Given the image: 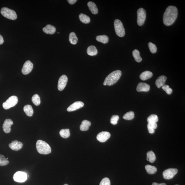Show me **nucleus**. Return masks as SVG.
<instances>
[{
  "label": "nucleus",
  "instance_id": "nucleus-25",
  "mask_svg": "<svg viewBox=\"0 0 185 185\" xmlns=\"http://www.w3.org/2000/svg\"><path fill=\"white\" fill-rule=\"evenodd\" d=\"M79 18L81 22L85 24H89L90 22V18L87 15L83 13H81L79 15Z\"/></svg>",
  "mask_w": 185,
  "mask_h": 185
},
{
  "label": "nucleus",
  "instance_id": "nucleus-35",
  "mask_svg": "<svg viewBox=\"0 0 185 185\" xmlns=\"http://www.w3.org/2000/svg\"><path fill=\"white\" fill-rule=\"evenodd\" d=\"M9 161L2 155L0 154V165L5 166L7 165Z\"/></svg>",
  "mask_w": 185,
  "mask_h": 185
},
{
  "label": "nucleus",
  "instance_id": "nucleus-29",
  "mask_svg": "<svg viewBox=\"0 0 185 185\" xmlns=\"http://www.w3.org/2000/svg\"><path fill=\"white\" fill-rule=\"evenodd\" d=\"M157 127V124L155 123H148L147 128L149 133L151 134H153L155 133V129Z\"/></svg>",
  "mask_w": 185,
  "mask_h": 185
},
{
  "label": "nucleus",
  "instance_id": "nucleus-19",
  "mask_svg": "<svg viewBox=\"0 0 185 185\" xmlns=\"http://www.w3.org/2000/svg\"><path fill=\"white\" fill-rule=\"evenodd\" d=\"M87 6L91 13L94 15H96L98 13V10L97 7L94 2L92 1L89 2L87 3Z\"/></svg>",
  "mask_w": 185,
  "mask_h": 185
},
{
  "label": "nucleus",
  "instance_id": "nucleus-23",
  "mask_svg": "<svg viewBox=\"0 0 185 185\" xmlns=\"http://www.w3.org/2000/svg\"><path fill=\"white\" fill-rule=\"evenodd\" d=\"M87 54L91 56H94L98 53V51L94 46L91 45L88 47L87 49Z\"/></svg>",
  "mask_w": 185,
  "mask_h": 185
},
{
  "label": "nucleus",
  "instance_id": "nucleus-45",
  "mask_svg": "<svg viewBox=\"0 0 185 185\" xmlns=\"http://www.w3.org/2000/svg\"><path fill=\"white\" fill-rule=\"evenodd\" d=\"M57 33H60L59 32H58Z\"/></svg>",
  "mask_w": 185,
  "mask_h": 185
},
{
  "label": "nucleus",
  "instance_id": "nucleus-9",
  "mask_svg": "<svg viewBox=\"0 0 185 185\" xmlns=\"http://www.w3.org/2000/svg\"><path fill=\"white\" fill-rule=\"evenodd\" d=\"M177 169L170 168L165 170L163 172V177L165 179H170L172 178L177 173Z\"/></svg>",
  "mask_w": 185,
  "mask_h": 185
},
{
  "label": "nucleus",
  "instance_id": "nucleus-1",
  "mask_svg": "<svg viewBox=\"0 0 185 185\" xmlns=\"http://www.w3.org/2000/svg\"><path fill=\"white\" fill-rule=\"evenodd\" d=\"M178 15V9L176 7L172 6L168 7L163 14L164 24L166 26L172 25L175 22Z\"/></svg>",
  "mask_w": 185,
  "mask_h": 185
},
{
  "label": "nucleus",
  "instance_id": "nucleus-26",
  "mask_svg": "<svg viewBox=\"0 0 185 185\" xmlns=\"http://www.w3.org/2000/svg\"><path fill=\"white\" fill-rule=\"evenodd\" d=\"M96 40L98 41L103 44H106L109 41V38L106 35L98 36L96 37Z\"/></svg>",
  "mask_w": 185,
  "mask_h": 185
},
{
  "label": "nucleus",
  "instance_id": "nucleus-46",
  "mask_svg": "<svg viewBox=\"0 0 185 185\" xmlns=\"http://www.w3.org/2000/svg\"></svg>",
  "mask_w": 185,
  "mask_h": 185
},
{
  "label": "nucleus",
  "instance_id": "nucleus-43",
  "mask_svg": "<svg viewBox=\"0 0 185 185\" xmlns=\"http://www.w3.org/2000/svg\"><path fill=\"white\" fill-rule=\"evenodd\" d=\"M103 85H105V86L106 85V84H105V83H103Z\"/></svg>",
  "mask_w": 185,
  "mask_h": 185
},
{
  "label": "nucleus",
  "instance_id": "nucleus-2",
  "mask_svg": "<svg viewBox=\"0 0 185 185\" xmlns=\"http://www.w3.org/2000/svg\"><path fill=\"white\" fill-rule=\"evenodd\" d=\"M122 75V72L120 70H117L112 72L105 78L104 83L106 85L111 86L115 84Z\"/></svg>",
  "mask_w": 185,
  "mask_h": 185
},
{
  "label": "nucleus",
  "instance_id": "nucleus-37",
  "mask_svg": "<svg viewBox=\"0 0 185 185\" xmlns=\"http://www.w3.org/2000/svg\"><path fill=\"white\" fill-rule=\"evenodd\" d=\"M162 88L163 90L167 94L170 95L172 94V90L171 88L170 87V86L169 85H164L162 86Z\"/></svg>",
  "mask_w": 185,
  "mask_h": 185
},
{
  "label": "nucleus",
  "instance_id": "nucleus-21",
  "mask_svg": "<svg viewBox=\"0 0 185 185\" xmlns=\"http://www.w3.org/2000/svg\"><path fill=\"white\" fill-rule=\"evenodd\" d=\"M91 122L87 120H84L82 121L80 126V129L82 131H86L89 129L91 126Z\"/></svg>",
  "mask_w": 185,
  "mask_h": 185
},
{
  "label": "nucleus",
  "instance_id": "nucleus-11",
  "mask_svg": "<svg viewBox=\"0 0 185 185\" xmlns=\"http://www.w3.org/2000/svg\"><path fill=\"white\" fill-rule=\"evenodd\" d=\"M68 77L66 75H63L60 77L58 84V89L59 91H63L65 89L68 82Z\"/></svg>",
  "mask_w": 185,
  "mask_h": 185
},
{
  "label": "nucleus",
  "instance_id": "nucleus-8",
  "mask_svg": "<svg viewBox=\"0 0 185 185\" xmlns=\"http://www.w3.org/2000/svg\"><path fill=\"white\" fill-rule=\"evenodd\" d=\"M13 179L14 181L16 182L19 183L24 182L27 180V174L23 172H17L14 174Z\"/></svg>",
  "mask_w": 185,
  "mask_h": 185
},
{
  "label": "nucleus",
  "instance_id": "nucleus-20",
  "mask_svg": "<svg viewBox=\"0 0 185 185\" xmlns=\"http://www.w3.org/2000/svg\"><path fill=\"white\" fill-rule=\"evenodd\" d=\"M153 73L149 71H145L141 73L140 77L141 80L145 81L147 80L152 77Z\"/></svg>",
  "mask_w": 185,
  "mask_h": 185
},
{
  "label": "nucleus",
  "instance_id": "nucleus-18",
  "mask_svg": "<svg viewBox=\"0 0 185 185\" xmlns=\"http://www.w3.org/2000/svg\"><path fill=\"white\" fill-rule=\"evenodd\" d=\"M167 79V77L165 75H161L158 77L157 79L155 82L157 87L158 88H159L165 85Z\"/></svg>",
  "mask_w": 185,
  "mask_h": 185
},
{
  "label": "nucleus",
  "instance_id": "nucleus-4",
  "mask_svg": "<svg viewBox=\"0 0 185 185\" xmlns=\"http://www.w3.org/2000/svg\"><path fill=\"white\" fill-rule=\"evenodd\" d=\"M1 12L3 16L10 20H15L17 18V16L15 11L9 8L6 7L2 8Z\"/></svg>",
  "mask_w": 185,
  "mask_h": 185
},
{
  "label": "nucleus",
  "instance_id": "nucleus-36",
  "mask_svg": "<svg viewBox=\"0 0 185 185\" xmlns=\"http://www.w3.org/2000/svg\"><path fill=\"white\" fill-rule=\"evenodd\" d=\"M148 46L152 54L155 53L157 51V48L156 46L151 42H149L148 44Z\"/></svg>",
  "mask_w": 185,
  "mask_h": 185
},
{
  "label": "nucleus",
  "instance_id": "nucleus-34",
  "mask_svg": "<svg viewBox=\"0 0 185 185\" xmlns=\"http://www.w3.org/2000/svg\"><path fill=\"white\" fill-rule=\"evenodd\" d=\"M32 101L35 105L37 106L39 105L40 103V96L37 94L34 95L32 98Z\"/></svg>",
  "mask_w": 185,
  "mask_h": 185
},
{
  "label": "nucleus",
  "instance_id": "nucleus-13",
  "mask_svg": "<svg viewBox=\"0 0 185 185\" xmlns=\"http://www.w3.org/2000/svg\"><path fill=\"white\" fill-rule=\"evenodd\" d=\"M84 106V104L83 102L81 101L76 102L70 105L67 109V110L69 112H73L82 108Z\"/></svg>",
  "mask_w": 185,
  "mask_h": 185
},
{
  "label": "nucleus",
  "instance_id": "nucleus-7",
  "mask_svg": "<svg viewBox=\"0 0 185 185\" xmlns=\"http://www.w3.org/2000/svg\"><path fill=\"white\" fill-rule=\"evenodd\" d=\"M146 11L143 8H139L137 11V23L139 26H141L145 22L146 18Z\"/></svg>",
  "mask_w": 185,
  "mask_h": 185
},
{
  "label": "nucleus",
  "instance_id": "nucleus-5",
  "mask_svg": "<svg viewBox=\"0 0 185 185\" xmlns=\"http://www.w3.org/2000/svg\"><path fill=\"white\" fill-rule=\"evenodd\" d=\"M114 28L116 34L120 37H123L125 34V31L122 22L118 19L114 22Z\"/></svg>",
  "mask_w": 185,
  "mask_h": 185
},
{
  "label": "nucleus",
  "instance_id": "nucleus-10",
  "mask_svg": "<svg viewBox=\"0 0 185 185\" xmlns=\"http://www.w3.org/2000/svg\"><path fill=\"white\" fill-rule=\"evenodd\" d=\"M33 67V65L31 61H26L22 69V73L24 75H28L32 71Z\"/></svg>",
  "mask_w": 185,
  "mask_h": 185
},
{
  "label": "nucleus",
  "instance_id": "nucleus-40",
  "mask_svg": "<svg viewBox=\"0 0 185 185\" xmlns=\"http://www.w3.org/2000/svg\"><path fill=\"white\" fill-rule=\"evenodd\" d=\"M67 1L70 4L73 5L77 1V0H68Z\"/></svg>",
  "mask_w": 185,
  "mask_h": 185
},
{
  "label": "nucleus",
  "instance_id": "nucleus-33",
  "mask_svg": "<svg viewBox=\"0 0 185 185\" xmlns=\"http://www.w3.org/2000/svg\"><path fill=\"white\" fill-rule=\"evenodd\" d=\"M135 118V113L133 111L127 112L123 116V118L126 120H131Z\"/></svg>",
  "mask_w": 185,
  "mask_h": 185
},
{
  "label": "nucleus",
  "instance_id": "nucleus-30",
  "mask_svg": "<svg viewBox=\"0 0 185 185\" xmlns=\"http://www.w3.org/2000/svg\"><path fill=\"white\" fill-rule=\"evenodd\" d=\"M69 40L70 43L72 44L75 45L77 43L78 39L75 33L72 32L70 33Z\"/></svg>",
  "mask_w": 185,
  "mask_h": 185
},
{
  "label": "nucleus",
  "instance_id": "nucleus-12",
  "mask_svg": "<svg viewBox=\"0 0 185 185\" xmlns=\"http://www.w3.org/2000/svg\"><path fill=\"white\" fill-rule=\"evenodd\" d=\"M110 134L108 132L103 131L98 133L97 136V139L100 142H105L110 137Z\"/></svg>",
  "mask_w": 185,
  "mask_h": 185
},
{
  "label": "nucleus",
  "instance_id": "nucleus-28",
  "mask_svg": "<svg viewBox=\"0 0 185 185\" xmlns=\"http://www.w3.org/2000/svg\"><path fill=\"white\" fill-rule=\"evenodd\" d=\"M133 55L135 61L137 63H140L142 61V58L140 55V53L137 49H135L133 52Z\"/></svg>",
  "mask_w": 185,
  "mask_h": 185
},
{
  "label": "nucleus",
  "instance_id": "nucleus-41",
  "mask_svg": "<svg viewBox=\"0 0 185 185\" xmlns=\"http://www.w3.org/2000/svg\"><path fill=\"white\" fill-rule=\"evenodd\" d=\"M4 42V40L2 36L0 34V45L2 44Z\"/></svg>",
  "mask_w": 185,
  "mask_h": 185
},
{
  "label": "nucleus",
  "instance_id": "nucleus-44",
  "mask_svg": "<svg viewBox=\"0 0 185 185\" xmlns=\"http://www.w3.org/2000/svg\"><path fill=\"white\" fill-rule=\"evenodd\" d=\"M64 185H68V184H65Z\"/></svg>",
  "mask_w": 185,
  "mask_h": 185
},
{
  "label": "nucleus",
  "instance_id": "nucleus-38",
  "mask_svg": "<svg viewBox=\"0 0 185 185\" xmlns=\"http://www.w3.org/2000/svg\"><path fill=\"white\" fill-rule=\"evenodd\" d=\"M119 118V116L118 115H113L112 116L110 119L111 123L113 125L117 124Z\"/></svg>",
  "mask_w": 185,
  "mask_h": 185
},
{
  "label": "nucleus",
  "instance_id": "nucleus-17",
  "mask_svg": "<svg viewBox=\"0 0 185 185\" xmlns=\"http://www.w3.org/2000/svg\"><path fill=\"white\" fill-rule=\"evenodd\" d=\"M44 32L48 34H53L56 32V28L50 24H48L43 29Z\"/></svg>",
  "mask_w": 185,
  "mask_h": 185
},
{
  "label": "nucleus",
  "instance_id": "nucleus-22",
  "mask_svg": "<svg viewBox=\"0 0 185 185\" xmlns=\"http://www.w3.org/2000/svg\"><path fill=\"white\" fill-rule=\"evenodd\" d=\"M24 110L26 115L29 117L32 116L34 113L32 107L29 105L25 106L24 108Z\"/></svg>",
  "mask_w": 185,
  "mask_h": 185
},
{
  "label": "nucleus",
  "instance_id": "nucleus-42",
  "mask_svg": "<svg viewBox=\"0 0 185 185\" xmlns=\"http://www.w3.org/2000/svg\"><path fill=\"white\" fill-rule=\"evenodd\" d=\"M152 185H167L166 184H165V183H162V184H157V183L156 182H154L153 183Z\"/></svg>",
  "mask_w": 185,
  "mask_h": 185
},
{
  "label": "nucleus",
  "instance_id": "nucleus-15",
  "mask_svg": "<svg viewBox=\"0 0 185 185\" xmlns=\"http://www.w3.org/2000/svg\"><path fill=\"white\" fill-rule=\"evenodd\" d=\"M9 147L12 150L18 151L22 149L23 147V144L22 142L17 140L12 141L11 143L9 145Z\"/></svg>",
  "mask_w": 185,
  "mask_h": 185
},
{
  "label": "nucleus",
  "instance_id": "nucleus-31",
  "mask_svg": "<svg viewBox=\"0 0 185 185\" xmlns=\"http://www.w3.org/2000/svg\"><path fill=\"white\" fill-rule=\"evenodd\" d=\"M60 135L63 138H67L70 137V133L69 129H63L59 132Z\"/></svg>",
  "mask_w": 185,
  "mask_h": 185
},
{
  "label": "nucleus",
  "instance_id": "nucleus-39",
  "mask_svg": "<svg viewBox=\"0 0 185 185\" xmlns=\"http://www.w3.org/2000/svg\"><path fill=\"white\" fill-rule=\"evenodd\" d=\"M100 185H110V181L108 178H105L102 180Z\"/></svg>",
  "mask_w": 185,
  "mask_h": 185
},
{
  "label": "nucleus",
  "instance_id": "nucleus-24",
  "mask_svg": "<svg viewBox=\"0 0 185 185\" xmlns=\"http://www.w3.org/2000/svg\"><path fill=\"white\" fill-rule=\"evenodd\" d=\"M156 159L155 154L152 151H148L147 153V161L153 163Z\"/></svg>",
  "mask_w": 185,
  "mask_h": 185
},
{
  "label": "nucleus",
  "instance_id": "nucleus-3",
  "mask_svg": "<svg viewBox=\"0 0 185 185\" xmlns=\"http://www.w3.org/2000/svg\"><path fill=\"white\" fill-rule=\"evenodd\" d=\"M37 151L40 154L47 155L50 154L52 151L50 146L46 142L41 140L37 141L36 143Z\"/></svg>",
  "mask_w": 185,
  "mask_h": 185
},
{
  "label": "nucleus",
  "instance_id": "nucleus-16",
  "mask_svg": "<svg viewBox=\"0 0 185 185\" xmlns=\"http://www.w3.org/2000/svg\"><path fill=\"white\" fill-rule=\"evenodd\" d=\"M150 86L147 83H140L137 85V91L138 92L141 91H147L149 90Z\"/></svg>",
  "mask_w": 185,
  "mask_h": 185
},
{
  "label": "nucleus",
  "instance_id": "nucleus-32",
  "mask_svg": "<svg viewBox=\"0 0 185 185\" xmlns=\"http://www.w3.org/2000/svg\"><path fill=\"white\" fill-rule=\"evenodd\" d=\"M158 118L156 114H151L148 117L147 121L148 123H155L158 122Z\"/></svg>",
  "mask_w": 185,
  "mask_h": 185
},
{
  "label": "nucleus",
  "instance_id": "nucleus-14",
  "mask_svg": "<svg viewBox=\"0 0 185 185\" xmlns=\"http://www.w3.org/2000/svg\"><path fill=\"white\" fill-rule=\"evenodd\" d=\"M13 124V121L11 119H8L5 120L3 126V131L6 133H10L11 131V126Z\"/></svg>",
  "mask_w": 185,
  "mask_h": 185
},
{
  "label": "nucleus",
  "instance_id": "nucleus-6",
  "mask_svg": "<svg viewBox=\"0 0 185 185\" xmlns=\"http://www.w3.org/2000/svg\"><path fill=\"white\" fill-rule=\"evenodd\" d=\"M18 98L17 96H12L7 100L3 104V106L5 110H8L15 106L18 102Z\"/></svg>",
  "mask_w": 185,
  "mask_h": 185
},
{
  "label": "nucleus",
  "instance_id": "nucleus-27",
  "mask_svg": "<svg viewBox=\"0 0 185 185\" xmlns=\"http://www.w3.org/2000/svg\"><path fill=\"white\" fill-rule=\"evenodd\" d=\"M145 168L148 173L149 174H154L157 171V169L156 167L151 165H146Z\"/></svg>",
  "mask_w": 185,
  "mask_h": 185
}]
</instances>
